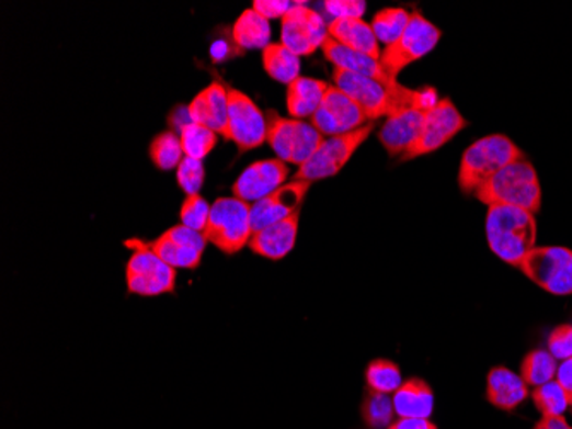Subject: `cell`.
<instances>
[{"mask_svg": "<svg viewBox=\"0 0 572 429\" xmlns=\"http://www.w3.org/2000/svg\"><path fill=\"white\" fill-rule=\"evenodd\" d=\"M487 242L495 257L519 268L537 240L534 213L507 205L489 206L485 221Z\"/></svg>", "mask_w": 572, "mask_h": 429, "instance_id": "1", "label": "cell"}, {"mask_svg": "<svg viewBox=\"0 0 572 429\" xmlns=\"http://www.w3.org/2000/svg\"><path fill=\"white\" fill-rule=\"evenodd\" d=\"M474 196L487 206H516L535 213L541 205L540 181L535 167L525 158H519L489 179Z\"/></svg>", "mask_w": 572, "mask_h": 429, "instance_id": "2", "label": "cell"}, {"mask_svg": "<svg viewBox=\"0 0 572 429\" xmlns=\"http://www.w3.org/2000/svg\"><path fill=\"white\" fill-rule=\"evenodd\" d=\"M519 158H525L522 150L506 136H485L468 146L467 151L462 154L458 176L459 188L465 193L474 194L489 179L494 178L495 173Z\"/></svg>", "mask_w": 572, "mask_h": 429, "instance_id": "3", "label": "cell"}, {"mask_svg": "<svg viewBox=\"0 0 572 429\" xmlns=\"http://www.w3.org/2000/svg\"><path fill=\"white\" fill-rule=\"evenodd\" d=\"M252 206L237 197H218L211 205L204 237L225 255H237L252 237Z\"/></svg>", "mask_w": 572, "mask_h": 429, "instance_id": "4", "label": "cell"}, {"mask_svg": "<svg viewBox=\"0 0 572 429\" xmlns=\"http://www.w3.org/2000/svg\"><path fill=\"white\" fill-rule=\"evenodd\" d=\"M266 143L285 163L302 167L324 142V136L312 124L283 117L276 111L266 112Z\"/></svg>", "mask_w": 572, "mask_h": 429, "instance_id": "5", "label": "cell"}, {"mask_svg": "<svg viewBox=\"0 0 572 429\" xmlns=\"http://www.w3.org/2000/svg\"><path fill=\"white\" fill-rule=\"evenodd\" d=\"M133 251L127 261L126 282L130 294L142 297L161 296L175 291L176 270L155 255L146 240L130 237L124 242Z\"/></svg>", "mask_w": 572, "mask_h": 429, "instance_id": "6", "label": "cell"}, {"mask_svg": "<svg viewBox=\"0 0 572 429\" xmlns=\"http://www.w3.org/2000/svg\"><path fill=\"white\" fill-rule=\"evenodd\" d=\"M441 30L425 20L424 14L419 11L410 12V21L403 35L394 44L385 47L380 52V66L392 79H398V75L404 67L416 63L422 57L427 56L428 52L434 50L439 44Z\"/></svg>", "mask_w": 572, "mask_h": 429, "instance_id": "7", "label": "cell"}, {"mask_svg": "<svg viewBox=\"0 0 572 429\" xmlns=\"http://www.w3.org/2000/svg\"><path fill=\"white\" fill-rule=\"evenodd\" d=\"M374 131V123H367L352 133L340 134L322 142L319 150L295 172L294 181L316 182L333 178L348 163L355 151L367 142Z\"/></svg>", "mask_w": 572, "mask_h": 429, "instance_id": "8", "label": "cell"}, {"mask_svg": "<svg viewBox=\"0 0 572 429\" xmlns=\"http://www.w3.org/2000/svg\"><path fill=\"white\" fill-rule=\"evenodd\" d=\"M535 284L556 296L572 294V251L559 246L535 248L519 264Z\"/></svg>", "mask_w": 572, "mask_h": 429, "instance_id": "9", "label": "cell"}, {"mask_svg": "<svg viewBox=\"0 0 572 429\" xmlns=\"http://www.w3.org/2000/svg\"><path fill=\"white\" fill-rule=\"evenodd\" d=\"M266 114L237 88H228V136L239 151H251L266 143Z\"/></svg>", "mask_w": 572, "mask_h": 429, "instance_id": "10", "label": "cell"}, {"mask_svg": "<svg viewBox=\"0 0 572 429\" xmlns=\"http://www.w3.org/2000/svg\"><path fill=\"white\" fill-rule=\"evenodd\" d=\"M328 38V24L314 9L294 4L282 18V44L295 56H312Z\"/></svg>", "mask_w": 572, "mask_h": 429, "instance_id": "11", "label": "cell"}, {"mask_svg": "<svg viewBox=\"0 0 572 429\" xmlns=\"http://www.w3.org/2000/svg\"><path fill=\"white\" fill-rule=\"evenodd\" d=\"M467 126V118L459 114L451 100H439V103L428 111L420 138L407 154L401 155V158L413 160V158L424 157V155L439 150L441 146L451 142L456 134Z\"/></svg>", "mask_w": 572, "mask_h": 429, "instance_id": "12", "label": "cell"}, {"mask_svg": "<svg viewBox=\"0 0 572 429\" xmlns=\"http://www.w3.org/2000/svg\"><path fill=\"white\" fill-rule=\"evenodd\" d=\"M310 121L322 136L333 138V136L352 133V131L365 126L367 117L361 111V106L353 102L345 91L338 87H330Z\"/></svg>", "mask_w": 572, "mask_h": 429, "instance_id": "13", "label": "cell"}, {"mask_svg": "<svg viewBox=\"0 0 572 429\" xmlns=\"http://www.w3.org/2000/svg\"><path fill=\"white\" fill-rule=\"evenodd\" d=\"M290 176V169L279 158H267L251 163L231 185V193L245 203H258L275 193Z\"/></svg>", "mask_w": 572, "mask_h": 429, "instance_id": "14", "label": "cell"}, {"mask_svg": "<svg viewBox=\"0 0 572 429\" xmlns=\"http://www.w3.org/2000/svg\"><path fill=\"white\" fill-rule=\"evenodd\" d=\"M310 185L312 182L291 181L254 203L251 210L252 233L266 229L270 225L290 217L295 212H300Z\"/></svg>", "mask_w": 572, "mask_h": 429, "instance_id": "15", "label": "cell"}, {"mask_svg": "<svg viewBox=\"0 0 572 429\" xmlns=\"http://www.w3.org/2000/svg\"><path fill=\"white\" fill-rule=\"evenodd\" d=\"M427 114L425 109H404L386 118L385 126L379 131V139L391 157L404 155L415 145L424 129Z\"/></svg>", "mask_w": 572, "mask_h": 429, "instance_id": "16", "label": "cell"}, {"mask_svg": "<svg viewBox=\"0 0 572 429\" xmlns=\"http://www.w3.org/2000/svg\"><path fill=\"white\" fill-rule=\"evenodd\" d=\"M187 114L191 123L201 124L227 138L228 88H225L220 81H213L194 97L193 102L188 103Z\"/></svg>", "mask_w": 572, "mask_h": 429, "instance_id": "17", "label": "cell"}, {"mask_svg": "<svg viewBox=\"0 0 572 429\" xmlns=\"http://www.w3.org/2000/svg\"><path fill=\"white\" fill-rule=\"evenodd\" d=\"M321 50L325 59L330 60L336 69L376 79V81L386 84V87L398 84V79H392L385 71V67L380 66V60L374 59V57L367 56V54H362V52L350 50V48L336 44L330 36L324 39Z\"/></svg>", "mask_w": 572, "mask_h": 429, "instance_id": "18", "label": "cell"}, {"mask_svg": "<svg viewBox=\"0 0 572 429\" xmlns=\"http://www.w3.org/2000/svg\"><path fill=\"white\" fill-rule=\"evenodd\" d=\"M298 224H300V212H295L285 221L276 222L266 229L252 234L249 248L267 260H283L294 249Z\"/></svg>", "mask_w": 572, "mask_h": 429, "instance_id": "19", "label": "cell"}, {"mask_svg": "<svg viewBox=\"0 0 572 429\" xmlns=\"http://www.w3.org/2000/svg\"><path fill=\"white\" fill-rule=\"evenodd\" d=\"M528 397V385L519 374L507 368H494L487 376V398L502 410L516 409Z\"/></svg>", "mask_w": 572, "mask_h": 429, "instance_id": "20", "label": "cell"}, {"mask_svg": "<svg viewBox=\"0 0 572 429\" xmlns=\"http://www.w3.org/2000/svg\"><path fill=\"white\" fill-rule=\"evenodd\" d=\"M328 36L350 50L380 59L379 39L374 35L373 26L364 20H331Z\"/></svg>", "mask_w": 572, "mask_h": 429, "instance_id": "21", "label": "cell"}, {"mask_svg": "<svg viewBox=\"0 0 572 429\" xmlns=\"http://www.w3.org/2000/svg\"><path fill=\"white\" fill-rule=\"evenodd\" d=\"M392 395H394L392 404L398 418H431L434 410V392L424 380H407Z\"/></svg>", "mask_w": 572, "mask_h": 429, "instance_id": "22", "label": "cell"}, {"mask_svg": "<svg viewBox=\"0 0 572 429\" xmlns=\"http://www.w3.org/2000/svg\"><path fill=\"white\" fill-rule=\"evenodd\" d=\"M330 84L321 79L300 78L295 79L288 84L286 90V109L291 118L312 117L321 105L322 99H324L325 91H328Z\"/></svg>", "mask_w": 572, "mask_h": 429, "instance_id": "23", "label": "cell"}, {"mask_svg": "<svg viewBox=\"0 0 572 429\" xmlns=\"http://www.w3.org/2000/svg\"><path fill=\"white\" fill-rule=\"evenodd\" d=\"M231 38L236 42L237 47L245 48V50H255V48L264 50L271 44L270 21L258 14L254 9H248L233 24Z\"/></svg>", "mask_w": 572, "mask_h": 429, "instance_id": "24", "label": "cell"}, {"mask_svg": "<svg viewBox=\"0 0 572 429\" xmlns=\"http://www.w3.org/2000/svg\"><path fill=\"white\" fill-rule=\"evenodd\" d=\"M263 66L270 78L283 84H290L300 78L302 69L300 57L295 56L294 52L288 50L283 44H270L264 48Z\"/></svg>", "mask_w": 572, "mask_h": 429, "instance_id": "25", "label": "cell"}, {"mask_svg": "<svg viewBox=\"0 0 572 429\" xmlns=\"http://www.w3.org/2000/svg\"><path fill=\"white\" fill-rule=\"evenodd\" d=\"M146 246H148L161 261H165L169 267L175 268V270L176 268L194 270V268L199 267L201 260H203V252L176 245L175 240L170 239L165 234H161L160 237L151 240V242L146 240Z\"/></svg>", "mask_w": 572, "mask_h": 429, "instance_id": "26", "label": "cell"}, {"mask_svg": "<svg viewBox=\"0 0 572 429\" xmlns=\"http://www.w3.org/2000/svg\"><path fill=\"white\" fill-rule=\"evenodd\" d=\"M184 157L181 136H176L173 131H163L149 143V158H151L155 167L163 170V172L176 169L181 166Z\"/></svg>", "mask_w": 572, "mask_h": 429, "instance_id": "27", "label": "cell"}, {"mask_svg": "<svg viewBox=\"0 0 572 429\" xmlns=\"http://www.w3.org/2000/svg\"><path fill=\"white\" fill-rule=\"evenodd\" d=\"M408 21H410V12L407 9L386 8L376 12L370 26H373L374 35L377 36V39L388 47V45L394 44L403 35Z\"/></svg>", "mask_w": 572, "mask_h": 429, "instance_id": "28", "label": "cell"}, {"mask_svg": "<svg viewBox=\"0 0 572 429\" xmlns=\"http://www.w3.org/2000/svg\"><path fill=\"white\" fill-rule=\"evenodd\" d=\"M557 359L549 351L538 349L529 352L523 361L522 376L528 386H541L545 383L553 382L557 376Z\"/></svg>", "mask_w": 572, "mask_h": 429, "instance_id": "29", "label": "cell"}, {"mask_svg": "<svg viewBox=\"0 0 572 429\" xmlns=\"http://www.w3.org/2000/svg\"><path fill=\"white\" fill-rule=\"evenodd\" d=\"M365 382L370 391L391 395L403 385V376L397 363L389 359H374L365 371Z\"/></svg>", "mask_w": 572, "mask_h": 429, "instance_id": "30", "label": "cell"}, {"mask_svg": "<svg viewBox=\"0 0 572 429\" xmlns=\"http://www.w3.org/2000/svg\"><path fill=\"white\" fill-rule=\"evenodd\" d=\"M179 136H181L185 157L194 158V160H204L218 143V134L201 124H184Z\"/></svg>", "mask_w": 572, "mask_h": 429, "instance_id": "31", "label": "cell"}, {"mask_svg": "<svg viewBox=\"0 0 572 429\" xmlns=\"http://www.w3.org/2000/svg\"><path fill=\"white\" fill-rule=\"evenodd\" d=\"M394 404L388 394H379L376 391L365 392L362 404V418L365 425L373 429L389 428L394 422Z\"/></svg>", "mask_w": 572, "mask_h": 429, "instance_id": "32", "label": "cell"}, {"mask_svg": "<svg viewBox=\"0 0 572 429\" xmlns=\"http://www.w3.org/2000/svg\"><path fill=\"white\" fill-rule=\"evenodd\" d=\"M534 400L538 410L544 414V418H557L568 410L571 406L568 394L559 382H549L545 385L537 386L534 392Z\"/></svg>", "mask_w": 572, "mask_h": 429, "instance_id": "33", "label": "cell"}, {"mask_svg": "<svg viewBox=\"0 0 572 429\" xmlns=\"http://www.w3.org/2000/svg\"><path fill=\"white\" fill-rule=\"evenodd\" d=\"M209 213H211V206L208 201L204 200L201 194H191L185 197L184 205H182L181 224L188 229L204 233L208 225Z\"/></svg>", "mask_w": 572, "mask_h": 429, "instance_id": "34", "label": "cell"}, {"mask_svg": "<svg viewBox=\"0 0 572 429\" xmlns=\"http://www.w3.org/2000/svg\"><path fill=\"white\" fill-rule=\"evenodd\" d=\"M204 179H206V169H204L203 160L184 157L181 166L176 167V182L187 196L199 194V191L203 190Z\"/></svg>", "mask_w": 572, "mask_h": 429, "instance_id": "35", "label": "cell"}, {"mask_svg": "<svg viewBox=\"0 0 572 429\" xmlns=\"http://www.w3.org/2000/svg\"><path fill=\"white\" fill-rule=\"evenodd\" d=\"M324 9L333 20H362L367 4L362 0H328Z\"/></svg>", "mask_w": 572, "mask_h": 429, "instance_id": "36", "label": "cell"}, {"mask_svg": "<svg viewBox=\"0 0 572 429\" xmlns=\"http://www.w3.org/2000/svg\"><path fill=\"white\" fill-rule=\"evenodd\" d=\"M549 352L557 361L572 358V325L556 328L549 337Z\"/></svg>", "mask_w": 572, "mask_h": 429, "instance_id": "37", "label": "cell"}, {"mask_svg": "<svg viewBox=\"0 0 572 429\" xmlns=\"http://www.w3.org/2000/svg\"><path fill=\"white\" fill-rule=\"evenodd\" d=\"M167 237L175 240L176 245L185 246V248H193L196 251L203 252L206 249V245H208V240L204 237L203 233H197V230L188 229L185 225H175L172 229L167 230Z\"/></svg>", "mask_w": 572, "mask_h": 429, "instance_id": "38", "label": "cell"}, {"mask_svg": "<svg viewBox=\"0 0 572 429\" xmlns=\"http://www.w3.org/2000/svg\"><path fill=\"white\" fill-rule=\"evenodd\" d=\"M291 8H294V4L286 2V0H255L252 4V9L261 16L266 18L267 21L282 20Z\"/></svg>", "mask_w": 572, "mask_h": 429, "instance_id": "39", "label": "cell"}, {"mask_svg": "<svg viewBox=\"0 0 572 429\" xmlns=\"http://www.w3.org/2000/svg\"><path fill=\"white\" fill-rule=\"evenodd\" d=\"M556 382H559V385L564 388L565 394H568L569 400H571L572 406V358L568 359V361H562L559 364V370H557Z\"/></svg>", "mask_w": 572, "mask_h": 429, "instance_id": "40", "label": "cell"}, {"mask_svg": "<svg viewBox=\"0 0 572 429\" xmlns=\"http://www.w3.org/2000/svg\"><path fill=\"white\" fill-rule=\"evenodd\" d=\"M388 429H437L428 419L400 418L392 422Z\"/></svg>", "mask_w": 572, "mask_h": 429, "instance_id": "41", "label": "cell"}, {"mask_svg": "<svg viewBox=\"0 0 572 429\" xmlns=\"http://www.w3.org/2000/svg\"><path fill=\"white\" fill-rule=\"evenodd\" d=\"M535 429H572L562 416L557 418H544Z\"/></svg>", "mask_w": 572, "mask_h": 429, "instance_id": "42", "label": "cell"}, {"mask_svg": "<svg viewBox=\"0 0 572 429\" xmlns=\"http://www.w3.org/2000/svg\"><path fill=\"white\" fill-rule=\"evenodd\" d=\"M572 407V406H571Z\"/></svg>", "mask_w": 572, "mask_h": 429, "instance_id": "43", "label": "cell"}]
</instances>
